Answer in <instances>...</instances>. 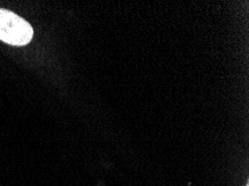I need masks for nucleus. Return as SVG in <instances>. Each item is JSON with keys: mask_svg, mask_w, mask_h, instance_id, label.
<instances>
[{"mask_svg": "<svg viewBox=\"0 0 249 186\" xmlns=\"http://www.w3.org/2000/svg\"><path fill=\"white\" fill-rule=\"evenodd\" d=\"M33 36L34 29L28 21L13 11L0 8V40L11 46H25Z\"/></svg>", "mask_w": 249, "mask_h": 186, "instance_id": "nucleus-1", "label": "nucleus"}]
</instances>
